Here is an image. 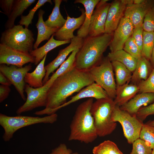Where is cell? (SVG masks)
I'll list each match as a JSON object with an SVG mask.
<instances>
[{"mask_svg":"<svg viewBox=\"0 0 154 154\" xmlns=\"http://www.w3.org/2000/svg\"><path fill=\"white\" fill-rule=\"evenodd\" d=\"M94 82L89 71L80 70L74 67L54 81L48 91L45 108L36 112L34 114L49 115L55 113V110L65 103L69 96Z\"/></svg>","mask_w":154,"mask_h":154,"instance_id":"6da1fadb","label":"cell"},{"mask_svg":"<svg viewBox=\"0 0 154 154\" xmlns=\"http://www.w3.org/2000/svg\"><path fill=\"white\" fill-rule=\"evenodd\" d=\"M112 37V35L104 33L94 37L88 35L84 38L83 44L76 56L75 67L80 70L89 71L98 65Z\"/></svg>","mask_w":154,"mask_h":154,"instance_id":"7a4b0ae2","label":"cell"},{"mask_svg":"<svg viewBox=\"0 0 154 154\" xmlns=\"http://www.w3.org/2000/svg\"><path fill=\"white\" fill-rule=\"evenodd\" d=\"M94 102L89 98L77 107L70 125L68 140L78 141L88 144L98 136L91 109Z\"/></svg>","mask_w":154,"mask_h":154,"instance_id":"3957f363","label":"cell"},{"mask_svg":"<svg viewBox=\"0 0 154 154\" xmlns=\"http://www.w3.org/2000/svg\"><path fill=\"white\" fill-rule=\"evenodd\" d=\"M115 106L114 100L109 97L97 99L93 103L91 112L98 136L109 135L116 129L117 123L112 118Z\"/></svg>","mask_w":154,"mask_h":154,"instance_id":"277c9868","label":"cell"},{"mask_svg":"<svg viewBox=\"0 0 154 154\" xmlns=\"http://www.w3.org/2000/svg\"><path fill=\"white\" fill-rule=\"evenodd\" d=\"M57 117L56 113L42 117L19 115L11 116L0 113V125L4 131L3 139L5 141H9L14 133L21 128L38 123H53Z\"/></svg>","mask_w":154,"mask_h":154,"instance_id":"5b68a950","label":"cell"},{"mask_svg":"<svg viewBox=\"0 0 154 154\" xmlns=\"http://www.w3.org/2000/svg\"><path fill=\"white\" fill-rule=\"evenodd\" d=\"M34 34L31 31L20 25L2 33L0 43L17 50L29 53L33 50Z\"/></svg>","mask_w":154,"mask_h":154,"instance_id":"8992f818","label":"cell"},{"mask_svg":"<svg viewBox=\"0 0 154 154\" xmlns=\"http://www.w3.org/2000/svg\"><path fill=\"white\" fill-rule=\"evenodd\" d=\"M89 72L94 82L104 90L109 97L114 99L117 85L112 64L108 57L103 58L98 65L92 68Z\"/></svg>","mask_w":154,"mask_h":154,"instance_id":"52a82bcc","label":"cell"},{"mask_svg":"<svg viewBox=\"0 0 154 154\" xmlns=\"http://www.w3.org/2000/svg\"><path fill=\"white\" fill-rule=\"evenodd\" d=\"M112 119L119 122L121 125L124 136L128 143L131 144L139 138L143 122L138 119L136 116H132L121 110L116 105L112 115Z\"/></svg>","mask_w":154,"mask_h":154,"instance_id":"ba28073f","label":"cell"},{"mask_svg":"<svg viewBox=\"0 0 154 154\" xmlns=\"http://www.w3.org/2000/svg\"><path fill=\"white\" fill-rule=\"evenodd\" d=\"M49 88L43 85L41 87L34 88L26 84L25 92L27 94V98L25 103L17 109L16 113L19 115L37 108L45 107L47 102V92Z\"/></svg>","mask_w":154,"mask_h":154,"instance_id":"9c48e42d","label":"cell"},{"mask_svg":"<svg viewBox=\"0 0 154 154\" xmlns=\"http://www.w3.org/2000/svg\"><path fill=\"white\" fill-rule=\"evenodd\" d=\"M32 68L31 64L22 67L4 64H0V72L8 79L24 101L26 99L24 94L26 84L24 78L26 74Z\"/></svg>","mask_w":154,"mask_h":154,"instance_id":"30bf717a","label":"cell"},{"mask_svg":"<svg viewBox=\"0 0 154 154\" xmlns=\"http://www.w3.org/2000/svg\"><path fill=\"white\" fill-rule=\"evenodd\" d=\"M34 57L29 53L22 52L0 44V64L19 67L28 63H34Z\"/></svg>","mask_w":154,"mask_h":154,"instance_id":"8fae6325","label":"cell"},{"mask_svg":"<svg viewBox=\"0 0 154 154\" xmlns=\"http://www.w3.org/2000/svg\"><path fill=\"white\" fill-rule=\"evenodd\" d=\"M101 0L96 5L91 17L88 36H97L104 33L105 26L110 3Z\"/></svg>","mask_w":154,"mask_h":154,"instance_id":"7c38bea8","label":"cell"},{"mask_svg":"<svg viewBox=\"0 0 154 154\" xmlns=\"http://www.w3.org/2000/svg\"><path fill=\"white\" fill-rule=\"evenodd\" d=\"M134 28L131 21L123 17L113 34L109 46L110 52L123 49L124 44L131 36Z\"/></svg>","mask_w":154,"mask_h":154,"instance_id":"4fadbf2b","label":"cell"},{"mask_svg":"<svg viewBox=\"0 0 154 154\" xmlns=\"http://www.w3.org/2000/svg\"><path fill=\"white\" fill-rule=\"evenodd\" d=\"M84 40V38L75 36L71 40L70 44L66 48L60 50L57 57L45 66L46 74L43 81V85L48 80L50 74L53 73L65 61L69 54L74 50L79 49L81 47Z\"/></svg>","mask_w":154,"mask_h":154,"instance_id":"5bb4252c","label":"cell"},{"mask_svg":"<svg viewBox=\"0 0 154 154\" xmlns=\"http://www.w3.org/2000/svg\"><path fill=\"white\" fill-rule=\"evenodd\" d=\"M126 5L121 0L110 3L105 26L104 33L113 35L121 19L124 16Z\"/></svg>","mask_w":154,"mask_h":154,"instance_id":"9a60e30c","label":"cell"},{"mask_svg":"<svg viewBox=\"0 0 154 154\" xmlns=\"http://www.w3.org/2000/svg\"><path fill=\"white\" fill-rule=\"evenodd\" d=\"M154 6V0H145L140 4L127 5L124 17L131 21L134 27L142 26L145 15Z\"/></svg>","mask_w":154,"mask_h":154,"instance_id":"2e32d148","label":"cell"},{"mask_svg":"<svg viewBox=\"0 0 154 154\" xmlns=\"http://www.w3.org/2000/svg\"><path fill=\"white\" fill-rule=\"evenodd\" d=\"M81 15L77 18L71 17L67 15L65 24L53 34L56 40L60 41L69 40L74 37V31L80 28L85 20V11L81 9Z\"/></svg>","mask_w":154,"mask_h":154,"instance_id":"e0dca14e","label":"cell"},{"mask_svg":"<svg viewBox=\"0 0 154 154\" xmlns=\"http://www.w3.org/2000/svg\"><path fill=\"white\" fill-rule=\"evenodd\" d=\"M107 93L100 86L94 82L82 89L76 95L71 97L56 110L55 112L60 109L85 98H94L96 100L108 98Z\"/></svg>","mask_w":154,"mask_h":154,"instance_id":"ac0fdd59","label":"cell"},{"mask_svg":"<svg viewBox=\"0 0 154 154\" xmlns=\"http://www.w3.org/2000/svg\"><path fill=\"white\" fill-rule=\"evenodd\" d=\"M154 102V93H139L120 108L131 115L136 116L142 106L151 104Z\"/></svg>","mask_w":154,"mask_h":154,"instance_id":"d6986e66","label":"cell"},{"mask_svg":"<svg viewBox=\"0 0 154 154\" xmlns=\"http://www.w3.org/2000/svg\"><path fill=\"white\" fill-rule=\"evenodd\" d=\"M99 0H76L74 3H80L83 5L85 9V17L83 25L78 30L77 36L84 38L88 35L89 30L91 17L96 5Z\"/></svg>","mask_w":154,"mask_h":154,"instance_id":"ffe728a7","label":"cell"},{"mask_svg":"<svg viewBox=\"0 0 154 154\" xmlns=\"http://www.w3.org/2000/svg\"><path fill=\"white\" fill-rule=\"evenodd\" d=\"M139 92L138 85L127 82L117 86L116 96L114 100L116 105L119 107L125 104Z\"/></svg>","mask_w":154,"mask_h":154,"instance_id":"44dd1931","label":"cell"},{"mask_svg":"<svg viewBox=\"0 0 154 154\" xmlns=\"http://www.w3.org/2000/svg\"><path fill=\"white\" fill-rule=\"evenodd\" d=\"M153 68L149 60L142 56L137 60L135 68L132 74L131 83L138 85L142 81L146 80Z\"/></svg>","mask_w":154,"mask_h":154,"instance_id":"7402d4cb","label":"cell"},{"mask_svg":"<svg viewBox=\"0 0 154 154\" xmlns=\"http://www.w3.org/2000/svg\"><path fill=\"white\" fill-rule=\"evenodd\" d=\"M45 11L42 9L39 10L38 13V20L36 25L38 33L36 40L33 45L34 49L38 48L40 44L45 40H48L50 37L55 33L58 29L56 28L47 26L43 19V15Z\"/></svg>","mask_w":154,"mask_h":154,"instance_id":"603a6c76","label":"cell"},{"mask_svg":"<svg viewBox=\"0 0 154 154\" xmlns=\"http://www.w3.org/2000/svg\"><path fill=\"white\" fill-rule=\"evenodd\" d=\"M47 55H45L33 71L31 73L28 72L26 74L25 81L32 87L38 88L43 85V81L46 74L44 64Z\"/></svg>","mask_w":154,"mask_h":154,"instance_id":"cb8c5ba5","label":"cell"},{"mask_svg":"<svg viewBox=\"0 0 154 154\" xmlns=\"http://www.w3.org/2000/svg\"><path fill=\"white\" fill-rule=\"evenodd\" d=\"M71 40L60 41L55 39L53 35L47 42L43 46L33 50L30 54L35 58V65H38L45 55L50 50L58 46L70 43Z\"/></svg>","mask_w":154,"mask_h":154,"instance_id":"d4e9b609","label":"cell"},{"mask_svg":"<svg viewBox=\"0 0 154 154\" xmlns=\"http://www.w3.org/2000/svg\"><path fill=\"white\" fill-rule=\"evenodd\" d=\"M36 1L35 0H15L12 11L5 25L6 29L15 26L16 18L22 15L23 12Z\"/></svg>","mask_w":154,"mask_h":154,"instance_id":"484cf974","label":"cell"},{"mask_svg":"<svg viewBox=\"0 0 154 154\" xmlns=\"http://www.w3.org/2000/svg\"><path fill=\"white\" fill-rule=\"evenodd\" d=\"M107 57L111 61L119 62L126 66L131 72L135 70L137 60L123 49L110 52Z\"/></svg>","mask_w":154,"mask_h":154,"instance_id":"4316f807","label":"cell"},{"mask_svg":"<svg viewBox=\"0 0 154 154\" xmlns=\"http://www.w3.org/2000/svg\"><path fill=\"white\" fill-rule=\"evenodd\" d=\"M53 1L54 3V7L48 19L44 23L49 27L59 29L64 25L66 21L62 16L60 11V5L62 0Z\"/></svg>","mask_w":154,"mask_h":154,"instance_id":"83f0119b","label":"cell"},{"mask_svg":"<svg viewBox=\"0 0 154 154\" xmlns=\"http://www.w3.org/2000/svg\"><path fill=\"white\" fill-rule=\"evenodd\" d=\"M79 50H74L71 52L67 59L60 66L44 85L50 87L57 78L75 67V57Z\"/></svg>","mask_w":154,"mask_h":154,"instance_id":"f1b7e54d","label":"cell"},{"mask_svg":"<svg viewBox=\"0 0 154 154\" xmlns=\"http://www.w3.org/2000/svg\"><path fill=\"white\" fill-rule=\"evenodd\" d=\"M115 72L117 86H121L131 81L132 74L126 66L116 61L111 62Z\"/></svg>","mask_w":154,"mask_h":154,"instance_id":"f546056e","label":"cell"},{"mask_svg":"<svg viewBox=\"0 0 154 154\" xmlns=\"http://www.w3.org/2000/svg\"><path fill=\"white\" fill-rule=\"evenodd\" d=\"M93 154H123L113 142L106 140L94 147Z\"/></svg>","mask_w":154,"mask_h":154,"instance_id":"4dcf8cb0","label":"cell"},{"mask_svg":"<svg viewBox=\"0 0 154 154\" xmlns=\"http://www.w3.org/2000/svg\"><path fill=\"white\" fill-rule=\"evenodd\" d=\"M154 45V32H143V42L141 53L142 56L151 60Z\"/></svg>","mask_w":154,"mask_h":154,"instance_id":"1f68e13d","label":"cell"},{"mask_svg":"<svg viewBox=\"0 0 154 154\" xmlns=\"http://www.w3.org/2000/svg\"><path fill=\"white\" fill-rule=\"evenodd\" d=\"M46 3H49L52 5V4L51 0H38L35 6L29 11L28 15L21 16V20L19 22V25H24L25 28L28 29L29 25L32 23V20L37 11Z\"/></svg>","mask_w":154,"mask_h":154,"instance_id":"d6a6232c","label":"cell"},{"mask_svg":"<svg viewBox=\"0 0 154 154\" xmlns=\"http://www.w3.org/2000/svg\"><path fill=\"white\" fill-rule=\"evenodd\" d=\"M144 141L152 149H154V127L143 124L139 138Z\"/></svg>","mask_w":154,"mask_h":154,"instance_id":"836d02e7","label":"cell"},{"mask_svg":"<svg viewBox=\"0 0 154 154\" xmlns=\"http://www.w3.org/2000/svg\"><path fill=\"white\" fill-rule=\"evenodd\" d=\"M123 49L137 60L142 56L141 51L131 36L125 43Z\"/></svg>","mask_w":154,"mask_h":154,"instance_id":"e575fe53","label":"cell"},{"mask_svg":"<svg viewBox=\"0 0 154 154\" xmlns=\"http://www.w3.org/2000/svg\"><path fill=\"white\" fill-rule=\"evenodd\" d=\"M152 150L144 141L139 138L132 143V149L130 154H152Z\"/></svg>","mask_w":154,"mask_h":154,"instance_id":"d590c367","label":"cell"},{"mask_svg":"<svg viewBox=\"0 0 154 154\" xmlns=\"http://www.w3.org/2000/svg\"><path fill=\"white\" fill-rule=\"evenodd\" d=\"M139 93H150L154 94V68L151 74L145 81L138 85Z\"/></svg>","mask_w":154,"mask_h":154,"instance_id":"8d00e7d4","label":"cell"},{"mask_svg":"<svg viewBox=\"0 0 154 154\" xmlns=\"http://www.w3.org/2000/svg\"><path fill=\"white\" fill-rule=\"evenodd\" d=\"M142 27L144 31L148 32H154V6L145 15Z\"/></svg>","mask_w":154,"mask_h":154,"instance_id":"74e56055","label":"cell"},{"mask_svg":"<svg viewBox=\"0 0 154 154\" xmlns=\"http://www.w3.org/2000/svg\"><path fill=\"white\" fill-rule=\"evenodd\" d=\"M154 115V102L149 105L142 107L138 111L136 116L142 122L150 115Z\"/></svg>","mask_w":154,"mask_h":154,"instance_id":"f35d334b","label":"cell"},{"mask_svg":"<svg viewBox=\"0 0 154 154\" xmlns=\"http://www.w3.org/2000/svg\"><path fill=\"white\" fill-rule=\"evenodd\" d=\"M143 31L142 25L134 27L131 35L133 40L141 51L142 48Z\"/></svg>","mask_w":154,"mask_h":154,"instance_id":"ab89813d","label":"cell"},{"mask_svg":"<svg viewBox=\"0 0 154 154\" xmlns=\"http://www.w3.org/2000/svg\"><path fill=\"white\" fill-rule=\"evenodd\" d=\"M15 0H0V6L4 13L8 17L12 10Z\"/></svg>","mask_w":154,"mask_h":154,"instance_id":"60d3db41","label":"cell"},{"mask_svg":"<svg viewBox=\"0 0 154 154\" xmlns=\"http://www.w3.org/2000/svg\"><path fill=\"white\" fill-rule=\"evenodd\" d=\"M49 154H79L77 152L74 153L68 148L64 143H61L58 146L52 150Z\"/></svg>","mask_w":154,"mask_h":154,"instance_id":"b9f144b4","label":"cell"},{"mask_svg":"<svg viewBox=\"0 0 154 154\" xmlns=\"http://www.w3.org/2000/svg\"><path fill=\"white\" fill-rule=\"evenodd\" d=\"M11 91L9 86L2 85L0 86V102H2L8 96Z\"/></svg>","mask_w":154,"mask_h":154,"instance_id":"7bdbcfd3","label":"cell"},{"mask_svg":"<svg viewBox=\"0 0 154 154\" xmlns=\"http://www.w3.org/2000/svg\"><path fill=\"white\" fill-rule=\"evenodd\" d=\"M0 83L1 85L10 86L11 84L8 79L0 72Z\"/></svg>","mask_w":154,"mask_h":154,"instance_id":"ee69618b","label":"cell"},{"mask_svg":"<svg viewBox=\"0 0 154 154\" xmlns=\"http://www.w3.org/2000/svg\"><path fill=\"white\" fill-rule=\"evenodd\" d=\"M121 1L126 6L133 4V0H121Z\"/></svg>","mask_w":154,"mask_h":154,"instance_id":"f6af8a7d","label":"cell"},{"mask_svg":"<svg viewBox=\"0 0 154 154\" xmlns=\"http://www.w3.org/2000/svg\"><path fill=\"white\" fill-rule=\"evenodd\" d=\"M151 60V64L153 68H154V45L152 50Z\"/></svg>","mask_w":154,"mask_h":154,"instance_id":"bcb514c9","label":"cell"},{"mask_svg":"<svg viewBox=\"0 0 154 154\" xmlns=\"http://www.w3.org/2000/svg\"><path fill=\"white\" fill-rule=\"evenodd\" d=\"M145 0H133V4H141Z\"/></svg>","mask_w":154,"mask_h":154,"instance_id":"7dc6e473","label":"cell"},{"mask_svg":"<svg viewBox=\"0 0 154 154\" xmlns=\"http://www.w3.org/2000/svg\"><path fill=\"white\" fill-rule=\"evenodd\" d=\"M145 124L154 127V120L149 121L146 123Z\"/></svg>","mask_w":154,"mask_h":154,"instance_id":"c3c4849f","label":"cell"},{"mask_svg":"<svg viewBox=\"0 0 154 154\" xmlns=\"http://www.w3.org/2000/svg\"><path fill=\"white\" fill-rule=\"evenodd\" d=\"M152 154H154V149L152 150Z\"/></svg>","mask_w":154,"mask_h":154,"instance_id":"681fc988","label":"cell"}]
</instances>
